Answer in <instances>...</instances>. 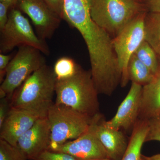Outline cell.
<instances>
[{
	"label": "cell",
	"mask_w": 160,
	"mask_h": 160,
	"mask_svg": "<svg viewBox=\"0 0 160 160\" xmlns=\"http://www.w3.org/2000/svg\"><path fill=\"white\" fill-rule=\"evenodd\" d=\"M55 103L70 107L93 117L99 112L98 92L90 71L79 66L75 74L62 80H57Z\"/></svg>",
	"instance_id": "obj_1"
},
{
	"label": "cell",
	"mask_w": 160,
	"mask_h": 160,
	"mask_svg": "<svg viewBox=\"0 0 160 160\" xmlns=\"http://www.w3.org/2000/svg\"><path fill=\"white\" fill-rule=\"evenodd\" d=\"M56 82L53 68L46 64L32 73L16 90L10 106L47 116L49 108L53 104Z\"/></svg>",
	"instance_id": "obj_2"
},
{
	"label": "cell",
	"mask_w": 160,
	"mask_h": 160,
	"mask_svg": "<svg viewBox=\"0 0 160 160\" xmlns=\"http://www.w3.org/2000/svg\"><path fill=\"white\" fill-rule=\"evenodd\" d=\"M148 11L137 0H92L90 15L112 39L140 13Z\"/></svg>",
	"instance_id": "obj_3"
},
{
	"label": "cell",
	"mask_w": 160,
	"mask_h": 160,
	"mask_svg": "<svg viewBox=\"0 0 160 160\" xmlns=\"http://www.w3.org/2000/svg\"><path fill=\"white\" fill-rule=\"evenodd\" d=\"M51 131L49 150L79 137L91 125L92 118L70 107L53 103L47 112Z\"/></svg>",
	"instance_id": "obj_4"
},
{
	"label": "cell",
	"mask_w": 160,
	"mask_h": 160,
	"mask_svg": "<svg viewBox=\"0 0 160 160\" xmlns=\"http://www.w3.org/2000/svg\"><path fill=\"white\" fill-rule=\"evenodd\" d=\"M9 62L6 76L0 86V98L12 97L15 92L32 73L46 65L44 54L38 49L29 46H19Z\"/></svg>",
	"instance_id": "obj_5"
},
{
	"label": "cell",
	"mask_w": 160,
	"mask_h": 160,
	"mask_svg": "<svg viewBox=\"0 0 160 160\" xmlns=\"http://www.w3.org/2000/svg\"><path fill=\"white\" fill-rule=\"evenodd\" d=\"M23 45L37 48L45 55L50 54L46 40L39 38L28 19L19 9L11 8L8 22L0 30V53L7 54L15 47Z\"/></svg>",
	"instance_id": "obj_6"
},
{
	"label": "cell",
	"mask_w": 160,
	"mask_h": 160,
	"mask_svg": "<svg viewBox=\"0 0 160 160\" xmlns=\"http://www.w3.org/2000/svg\"><path fill=\"white\" fill-rule=\"evenodd\" d=\"M148 12L140 13L112 39V45L122 72L120 85L122 87L126 86L129 81L127 72L129 60L145 40V19Z\"/></svg>",
	"instance_id": "obj_7"
},
{
	"label": "cell",
	"mask_w": 160,
	"mask_h": 160,
	"mask_svg": "<svg viewBox=\"0 0 160 160\" xmlns=\"http://www.w3.org/2000/svg\"><path fill=\"white\" fill-rule=\"evenodd\" d=\"M103 117L100 112L95 115L86 132L76 139L58 146L53 151L65 152L78 160H98L109 158L96 133L97 126Z\"/></svg>",
	"instance_id": "obj_8"
},
{
	"label": "cell",
	"mask_w": 160,
	"mask_h": 160,
	"mask_svg": "<svg viewBox=\"0 0 160 160\" xmlns=\"http://www.w3.org/2000/svg\"><path fill=\"white\" fill-rule=\"evenodd\" d=\"M16 6L30 18L42 39H51L59 27L62 18L42 0H19Z\"/></svg>",
	"instance_id": "obj_9"
},
{
	"label": "cell",
	"mask_w": 160,
	"mask_h": 160,
	"mask_svg": "<svg viewBox=\"0 0 160 160\" xmlns=\"http://www.w3.org/2000/svg\"><path fill=\"white\" fill-rule=\"evenodd\" d=\"M51 143V131L47 117L40 118L18 140L17 147L27 160H33L46 150Z\"/></svg>",
	"instance_id": "obj_10"
},
{
	"label": "cell",
	"mask_w": 160,
	"mask_h": 160,
	"mask_svg": "<svg viewBox=\"0 0 160 160\" xmlns=\"http://www.w3.org/2000/svg\"><path fill=\"white\" fill-rule=\"evenodd\" d=\"M142 89V86L132 82L128 94L115 115L111 119L105 121L107 126L118 130L132 131L138 119Z\"/></svg>",
	"instance_id": "obj_11"
},
{
	"label": "cell",
	"mask_w": 160,
	"mask_h": 160,
	"mask_svg": "<svg viewBox=\"0 0 160 160\" xmlns=\"http://www.w3.org/2000/svg\"><path fill=\"white\" fill-rule=\"evenodd\" d=\"M45 117L35 112L11 107L0 127V139L16 146L18 140L40 118Z\"/></svg>",
	"instance_id": "obj_12"
},
{
	"label": "cell",
	"mask_w": 160,
	"mask_h": 160,
	"mask_svg": "<svg viewBox=\"0 0 160 160\" xmlns=\"http://www.w3.org/2000/svg\"><path fill=\"white\" fill-rule=\"evenodd\" d=\"M103 117L98 124L96 133L106 149L108 158L113 160H122L125 154L129 140L122 130L110 128L106 125Z\"/></svg>",
	"instance_id": "obj_13"
},
{
	"label": "cell",
	"mask_w": 160,
	"mask_h": 160,
	"mask_svg": "<svg viewBox=\"0 0 160 160\" xmlns=\"http://www.w3.org/2000/svg\"><path fill=\"white\" fill-rule=\"evenodd\" d=\"M160 114V67L154 78L142 86L138 119L148 120Z\"/></svg>",
	"instance_id": "obj_14"
},
{
	"label": "cell",
	"mask_w": 160,
	"mask_h": 160,
	"mask_svg": "<svg viewBox=\"0 0 160 160\" xmlns=\"http://www.w3.org/2000/svg\"><path fill=\"white\" fill-rule=\"evenodd\" d=\"M145 41L160 59V13L148 12L145 19Z\"/></svg>",
	"instance_id": "obj_15"
},
{
	"label": "cell",
	"mask_w": 160,
	"mask_h": 160,
	"mask_svg": "<svg viewBox=\"0 0 160 160\" xmlns=\"http://www.w3.org/2000/svg\"><path fill=\"white\" fill-rule=\"evenodd\" d=\"M127 72L129 81L142 86L150 82L155 75L134 54L128 62Z\"/></svg>",
	"instance_id": "obj_16"
},
{
	"label": "cell",
	"mask_w": 160,
	"mask_h": 160,
	"mask_svg": "<svg viewBox=\"0 0 160 160\" xmlns=\"http://www.w3.org/2000/svg\"><path fill=\"white\" fill-rule=\"evenodd\" d=\"M134 54L154 74L160 67V59L149 43L144 41Z\"/></svg>",
	"instance_id": "obj_17"
},
{
	"label": "cell",
	"mask_w": 160,
	"mask_h": 160,
	"mask_svg": "<svg viewBox=\"0 0 160 160\" xmlns=\"http://www.w3.org/2000/svg\"><path fill=\"white\" fill-rule=\"evenodd\" d=\"M80 65L68 57H62L55 63L53 69L57 80L67 79L73 76Z\"/></svg>",
	"instance_id": "obj_18"
},
{
	"label": "cell",
	"mask_w": 160,
	"mask_h": 160,
	"mask_svg": "<svg viewBox=\"0 0 160 160\" xmlns=\"http://www.w3.org/2000/svg\"><path fill=\"white\" fill-rule=\"evenodd\" d=\"M0 160H27L16 146L0 139Z\"/></svg>",
	"instance_id": "obj_19"
},
{
	"label": "cell",
	"mask_w": 160,
	"mask_h": 160,
	"mask_svg": "<svg viewBox=\"0 0 160 160\" xmlns=\"http://www.w3.org/2000/svg\"><path fill=\"white\" fill-rule=\"evenodd\" d=\"M143 145L142 142L139 139H130L122 160H139Z\"/></svg>",
	"instance_id": "obj_20"
},
{
	"label": "cell",
	"mask_w": 160,
	"mask_h": 160,
	"mask_svg": "<svg viewBox=\"0 0 160 160\" xmlns=\"http://www.w3.org/2000/svg\"><path fill=\"white\" fill-rule=\"evenodd\" d=\"M147 121L149 129L146 142L151 141L160 142V115L153 117Z\"/></svg>",
	"instance_id": "obj_21"
},
{
	"label": "cell",
	"mask_w": 160,
	"mask_h": 160,
	"mask_svg": "<svg viewBox=\"0 0 160 160\" xmlns=\"http://www.w3.org/2000/svg\"><path fill=\"white\" fill-rule=\"evenodd\" d=\"M32 160H78L65 152L46 150Z\"/></svg>",
	"instance_id": "obj_22"
},
{
	"label": "cell",
	"mask_w": 160,
	"mask_h": 160,
	"mask_svg": "<svg viewBox=\"0 0 160 160\" xmlns=\"http://www.w3.org/2000/svg\"><path fill=\"white\" fill-rule=\"evenodd\" d=\"M48 7L62 19L64 15V0H42Z\"/></svg>",
	"instance_id": "obj_23"
},
{
	"label": "cell",
	"mask_w": 160,
	"mask_h": 160,
	"mask_svg": "<svg viewBox=\"0 0 160 160\" xmlns=\"http://www.w3.org/2000/svg\"><path fill=\"white\" fill-rule=\"evenodd\" d=\"M14 53L11 54L0 53V81L2 82L5 78L6 69L9 62L14 56Z\"/></svg>",
	"instance_id": "obj_24"
},
{
	"label": "cell",
	"mask_w": 160,
	"mask_h": 160,
	"mask_svg": "<svg viewBox=\"0 0 160 160\" xmlns=\"http://www.w3.org/2000/svg\"><path fill=\"white\" fill-rule=\"evenodd\" d=\"M10 5L7 3L0 2V30H2L8 22Z\"/></svg>",
	"instance_id": "obj_25"
},
{
	"label": "cell",
	"mask_w": 160,
	"mask_h": 160,
	"mask_svg": "<svg viewBox=\"0 0 160 160\" xmlns=\"http://www.w3.org/2000/svg\"><path fill=\"white\" fill-rule=\"evenodd\" d=\"M10 109V103L9 102V98H5L0 100V127L2 126L7 117Z\"/></svg>",
	"instance_id": "obj_26"
},
{
	"label": "cell",
	"mask_w": 160,
	"mask_h": 160,
	"mask_svg": "<svg viewBox=\"0 0 160 160\" xmlns=\"http://www.w3.org/2000/svg\"><path fill=\"white\" fill-rule=\"evenodd\" d=\"M146 5L148 12L160 13V0H147Z\"/></svg>",
	"instance_id": "obj_27"
},
{
	"label": "cell",
	"mask_w": 160,
	"mask_h": 160,
	"mask_svg": "<svg viewBox=\"0 0 160 160\" xmlns=\"http://www.w3.org/2000/svg\"><path fill=\"white\" fill-rule=\"evenodd\" d=\"M19 0H0V2L7 3L10 5L11 8H15V6L17 5Z\"/></svg>",
	"instance_id": "obj_28"
},
{
	"label": "cell",
	"mask_w": 160,
	"mask_h": 160,
	"mask_svg": "<svg viewBox=\"0 0 160 160\" xmlns=\"http://www.w3.org/2000/svg\"><path fill=\"white\" fill-rule=\"evenodd\" d=\"M152 160H160V153L150 157Z\"/></svg>",
	"instance_id": "obj_29"
},
{
	"label": "cell",
	"mask_w": 160,
	"mask_h": 160,
	"mask_svg": "<svg viewBox=\"0 0 160 160\" xmlns=\"http://www.w3.org/2000/svg\"><path fill=\"white\" fill-rule=\"evenodd\" d=\"M139 160H152L150 157L146 156V155L142 154Z\"/></svg>",
	"instance_id": "obj_30"
},
{
	"label": "cell",
	"mask_w": 160,
	"mask_h": 160,
	"mask_svg": "<svg viewBox=\"0 0 160 160\" xmlns=\"http://www.w3.org/2000/svg\"><path fill=\"white\" fill-rule=\"evenodd\" d=\"M98 160H113L109 158H107L103 159H100Z\"/></svg>",
	"instance_id": "obj_31"
},
{
	"label": "cell",
	"mask_w": 160,
	"mask_h": 160,
	"mask_svg": "<svg viewBox=\"0 0 160 160\" xmlns=\"http://www.w3.org/2000/svg\"><path fill=\"white\" fill-rule=\"evenodd\" d=\"M137 1H138V2H141V1H144V0H137ZM146 1H147V0H146Z\"/></svg>",
	"instance_id": "obj_32"
},
{
	"label": "cell",
	"mask_w": 160,
	"mask_h": 160,
	"mask_svg": "<svg viewBox=\"0 0 160 160\" xmlns=\"http://www.w3.org/2000/svg\"><path fill=\"white\" fill-rule=\"evenodd\" d=\"M159 115H160V114Z\"/></svg>",
	"instance_id": "obj_33"
}]
</instances>
